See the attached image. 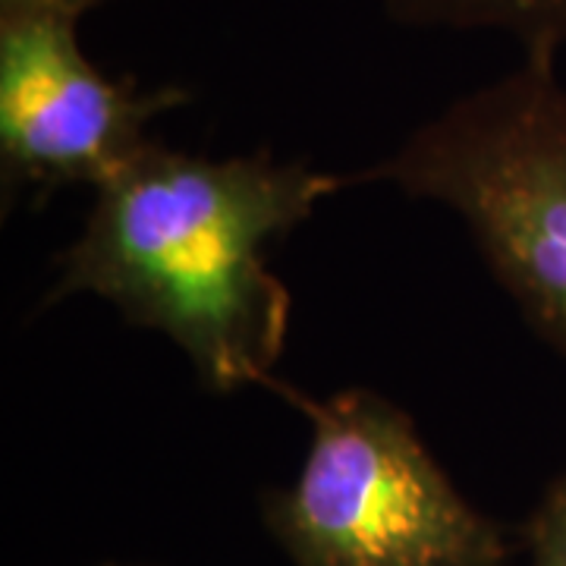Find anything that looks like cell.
I'll return each instance as SVG.
<instances>
[{"instance_id":"obj_1","label":"cell","mask_w":566,"mask_h":566,"mask_svg":"<svg viewBox=\"0 0 566 566\" xmlns=\"http://www.w3.org/2000/svg\"><path fill=\"white\" fill-rule=\"evenodd\" d=\"M344 182L264 151L202 158L148 142L95 189L51 300L88 293L120 308L180 346L208 390L271 387L293 296L268 249Z\"/></svg>"},{"instance_id":"obj_4","label":"cell","mask_w":566,"mask_h":566,"mask_svg":"<svg viewBox=\"0 0 566 566\" xmlns=\"http://www.w3.org/2000/svg\"><path fill=\"white\" fill-rule=\"evenodd\" d=\"M80 13L0 0V170L17 189H102L148 145L145 126L189 102L180 85L111 80L80 44Z\"/></svg>"},{"instance_id":"obj_7","label":"cell","mask_w":566,"mask_h":566,"mask_svg":"<svg viewBox=\"0 0 566 566\" xmlns=\"http://www.w3.org/2000/svg\"><path fill=\"white\" fill-rule=\"evenodd\" d=\"M41 3H57V7H66V10H73V13L85 17L88 10L102 7V3H107V0H41Z\"/></svg>"},{"instance_id":"obj_5","label":"cell","mask_w":566,"mask_h":566,"mask_svg":"<svg viewBox=\"0 0 566 566\" xmlns=\"http://www.w3.org/2000/svg\"><path fill=\"white\" fill-rule=\"evenodd\" d=\"M385 10L416 29L501 32L528 57H557L566 44V0H385Z\"/></svg>"},{"instance_id":"obj_2","label":"cell","mask_w":566,"mask_h":566,"mask_svg":"<svg viewBox=\"0 0 566 566\" xmlns=\"http://www.w3.org/2000/svg\"><path fill=\"white\" fill-rule=\"evenodd\" d=\"M554 61L526 54L365 180L453 211L526 322L566 356V85Z\"/></svg>"},{"instance_id":"obj_3","label":"cell","mask_w":566,"mask_h":566,"mask_svg":"<svg viewBox=\"0 0 566 566\" xmlns=\"http://www.w3.org/2000/svg\"><path fill=\"white\" fill-rule=\"evenodd\" d=\"M300 406L312 438L268 523L296 566H501L504 535L447 479L412 419L371 390Z\"/></svg>"},{"instance_id":"obj_6","label":"cell","mask_w":566,"mask_h":566,"mask_svg":"<svg viewBox=\"0 0 566 566\" xmlns=\"http://www.w3.org/2000/svg\"><path fill=\"white\" fill-rule=\"evenodd\" d=\"M528 566H566V472L528 526Z\"/></svg>"}]
</instances>
